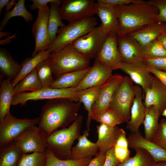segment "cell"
<instances>
[{"label": "cell", "mask_w": 166, "mask_h": 166, "mask_svg": "<svg viewBox=\"0 0 166 166\" xmlns=\"http://www.w3.org/2000/svg\"><path fill=\"white\" fill-rule=\"evenodd\" d=\"M42 88L50 87L54 79L52 67L48 57L41 61L35 68Z\"/></svg>", "instance_id": "obj_37"}, {"label": "cell", "mask_w": 166, "mask_h": 166, "mask_svg": "<svg viewBox=\"0 0 166 166\" xmlns=\"http://www.w3.org/2000/svg\"><path fill=\"white\" fill-rule=\"evenodd\" d=\"M135 96L130 110V117L127 123L126 127L131 133H137L140 125L143 124L146 108L142 101L143 90L137 85H134Z\"/></svg>", "instance_id": "obj_21"}, {"label": "cell", "mask_w": 166, "mask_h": 166, "mask_svg": "<svg viewBox=\"0 0 166 166\" xmlns=\"http://www.w3.org/2000/svg\"><path fill=\"white\" fill-rule=\"evenodd\" d=\"M161 115L164 117H166V108L162 112Z\"/></svg>", "instance_id": "obj_56"}, {"label": "cell", "mask_w": 166, "mask_h": 166, "mask_svg": "<svg viewBox=\"0 0 166 166\" xmlns=\"http://www.w3.org/2000/svg\"><path fill=\"white\" fill-rule=\"evenodd\" d=\"M14 87L12 81L5 79L2 81L0 87V121L2 120L10 112L12 99L14 96Z\"/></svg>", "instance_id": "obj_29"}, {"label": "cell", "mask_w": 166, "mask_h": 166, "mask_svg": "<svg viewBox=\"0 0 166 166\" xmlns=\"http://www.w3.org/2000/svg\"><path fill=\"white\" fill-rule=\"evenodd\" d=\"M117 43L123 62L143 61L144 48L133 38L129 35L117 37Z\"/></svg>", "instance_id": "obj_17"}, {"label": "cell", "mask_w": 166, "mask_h": 166, "mask_svg": "<svg viewBox=\"0 0 166 166\" xmlns=\"http://www.w3.org/2000/svg\"><path fill=\"white\" fill-rule=\"evenodd\" d=\"M101 85L90 88L80 91L79 101L82 103L88 113L87 130L89 131L91 118V110L95 101Z\"/></svg>", "instance_id": "obj_33"}, {"label": "cell", "mask_w": 166, "mask_h": 166, "mask_svg": "<svg viewBox=\"0 0 166 166\" xmlns=\"http://www.w3.org/2000/svg\"><path fill=\"white\" fill-rule=\"evenodd\" d=\"M120 69L129 76L131 80L141 87L144 91L151 84V74L143 61L122 63Z\"/></svg>", "instance_id": "obj_16"}, {"label": "cell", "mask_w": 166, "mask_h": 166, "mask_svg": "<svg viewBox=\"0 0 166 166\" xmlns=\"http://www.w3.org/2000/svg\"><path fill=\"white\" fill-rule=\"evenodd\" d=\"M148 1L158 10L156 21L166 22V0H151Z\"/></svg>", "instance_id": "obj_43"}, {"label": "cell", "mask_w": 166, "mask_h": 166, "mask_svg": "<svg viewBox=\"0 0 166 166\" xmlns=\"http://www.w3.org/2000/svg\"><path fill=\"white\" fill-rule=\"evenodd\" d=\"M98 138L96 142L98 152L105 154L113 147L119 135L121 128L117 126L108 127L100 124L96 127Z\"/></svg>", "instance_id": "obj_23"}, {"label": "cell", "mask_w": 166, "mask_h": 166, "mask_svg": "<svg viewBox=\"0 0 166 166\" xmlns=\"http://www.w3.org/2000/svg\"><path fill=\"white\" fill-rule=\"evenodd\" d=\"M151 86L145 89L144 105L146 109L155 106L162 113L166 108V85L151 74Z\"/></svg>", "instance_id": "obj_18"}, {"label": "cell", "mask_w": 166, "mask_h": 166, "mask_svg": "<svg viewBox=\"0 0 166 166\" xmlns=\"http://www.w3.org/2000/svg\"><path fill=\"white\" fill-rule=\"evenodd\" d=\"M166 31V22L156 21L148 24L129 35L135 39L144 48L157 39Z\"/></svg>", "instance_id": "obj_22"}, {"label": "cell", "mask_w": 166, "mask_h": 166, "mask_svg": "<svg viewBox=\"0 0 166 166\" xmlns=\"http://www.w3.org/2000/svg\"><path fill=\"white\" fill-rule=\"evenodd\" d=\"M21 65L13 58L11 54L6 49L0 48V78L5 77L11 81L14 80L20 73Z\"/></svg>", "instance_id": "obj_25"}, {"label": "cell", "mask_w": 166, "mask_h": 166, "mask_svg": "<svg viewBox=\"0 0 166 166\" xmlns=\"http://www.w3.org/2000/svg\"><path fill=\"white\" fill-rule=\"evenodd\" d=\"M95 11L107 35L117 36L119 23L115 6L97 0L95 3Z\"/></svg>", "instance_id": "obj_20"}, {"label": "cell", "mask_w": 166, "mask_h": 166, "mask_svg": "<svg viewBox=\"0 0 166 166\" xmlns=\"http://www.w3.org/2000/svg\"><path fill=\"white\" fill-rule=\"evenodd\" d=\"M152 141L166 149V119H162Z\"/></svg>", "instance_id": "obj_42"}, {"label": "cell", "mask_w": 166, "mask_h": 166, "mask_svg": "<svg viewBox=\"0 0 166 166\" xmlns=\"http://www.w3.org/2000/svg\"><path fill=\"white\" fill-rule=\"evenodd\" d=\"M80 92L75 88L57 89L50 87L42 88L36 91L23 92L15 95L11 103L12 105H24L30 100L43 99H67L74 101H79Z\"/></svg>", "instance_id": "obj_7"}, {"label": "cell", "mask_w": 166, "mask_h": 166, "mask_svg": "<svg viewBox=\"0 0 166 166\" xmlns=\"http://www.w3.org/2000/svg\"><path fill=\"white\" fill-rule=\"evenodd\" d=\"M155 166H166V161H160L155 163Z\"/></svg>", "instance_id": "obj_55"}, {"label": "cell", "mask_w": 166, "mask_h": 166, "mask_svg": "<svg viewBox=\"0 0 166 166\" xmlns=\"http://www.w3.org/2000/svg\"><path fill=\"white\" fill-rule=\"evenodd\" d=\"M107 36L101 24L74 41L73 45L77 51L90 59L96 57Z\"/></svg>", "instance_id": "obj_10"}, {"label": "cell", "mask_w": 166, "mask_h": 166, "mask_svg": "<svg viewBox=\"0 0 166 166\" xmlns=\"http://www.w3.org/2000/svg\"><path fill=\"white\" fill-rule=\"evenodd\" d=\"M105 156L103 166H118L120 163L114 155L113 147L106 152Z\"/></svg>", "instance_id": "obj_45"}, {"label": "cell", "mask_w": 166, "mask_h": 166, "mask_svg": "<svg viewBox=\"0 0 166 166\" xmlns=\"http://www.w3.org/2000/svg\"><path fill=\"white\" fill-rule=\"evenodd\" d=\"M113 70L104 64L95 61L92 67L79 85L75 88L77 91L101 85L113 75Z\"/></svg>", "instance_id": "obj_15"}, {"label": "cell", "mask_w": 166, "mask_h": 166, "mask_svg": "<svg viewBox=\"0 0 166 166\" xmlns=\"http://www.w3.org/2000/svg\"><path fill=\"white\" fill-rule=\"evenodd\" d=\"M25 0H18L14 8L4 14L0 24V31H2L8 24L9 20L12 18L17 16L22 17L27 22H31L33 16L25 7Z\"/></svg>", "instance_id": "obj_32"}, {"label": "cell", "mask_w": 166, "mask_h": 166, "mask_svg": "<svg viewBox=\"0 0 166 166\" xmlns=\"http://www.w3.org/2000/svg\"><path fill=\"white\" fill-rule=\"evenodd\" d=\"M10 1L9 0H0V14L2 13L3 8L6 6L7 5Z\"/></svg>", "instance_id": "obj_52"}, {"label": "cell", "mask_w": 166, "mask_h": 166, "mask_svg": "<svg viewBox=\"0 0 166 166\" xmlns=\"http://www.w3.org/2000/svg\"><path fill=\"white\" fill-rule=\"evenodd\" d=\"M33 3L30 6L31 10L38 9L41 6L47 5L48 3H57L60 2V0H31Z\"/></svg>", "instance_id": "obj_49"}, {"label": "cell", "mask_w": 166, "mask_h": 166, "mask_svg": "<svg viewBox=\"0 0 166 166\" xmlns=\"http://www.w3.org/2000/svg\"><path fill=\"white\" fill-rule=\"evenodd\" d=\"M24 154L14 140L0 146V166H18Z\"/></svg>", "instance_id": "obj_27"}, {"label": "cell", "mask_w": 166, "mask_h": 166, "mask_svg": "<svg viewBox=\"0 0 166 166\" xmlns=\"http://www.w3.org/2000/svg\"><path fill=\"white\" fill-rule=\"evenodd\" d=\"M38 10V16L32 28L35 41L32 57L46 50L50 45L48 26L49 8L46 5L39 8Z\"/></svg>", "instance_id": "obj_12"}, {"label": "cell", "mask_w": 166, "mask_h": 166, "mask_svg": "<svg viewBox=\"0 0 166 166\" xmlns=\"http://www.w3.org/2000/svg\"><path fill=\"white\" fill-rule=\"evenodd\" d=\"M48 58L56 78L71 71L84 69L89 66L90 59L77 51L73 43L59 51L51 53Z\"/></svg>", "instance_id": "obj_4"}, {"label": "cell", "mask_w": 166, "mask_h": 166, "mask_svg": "<svg viewBox=\"0 0 166 166\" xmlns=\"http://www.w3.org/2000/svg\"><path fill=\"white\" fill-rule=\"evenodd\" d=\"M39 117L17 118L9 112L0 121V146L14 140L30 127L38 124Z\"/></svg>", "instance_id": "obj_8"}, {"label": "cell", "mask_w": 166, "mask_h": 166, "mask_svg": "<svg viewBox=\"0 0 166 166\" xmlns=\"http://www.w3.org/2000/svg\"><path fill=\"white\" fill-rule=\"evenodd\" d=\"M15 36V34L11 36H9L6 39L0 41V44L4 45L6 44L9 43L11 41V39Z\"/></svg>", "instance_id": "obj_53"}, {"label": "cell", "mask_w": 166, "mask_h": 166, "mask_svg": "<svg viewBox=\"0 0 166 166\" xmlns=\"http://www.w3.org/2000/svg\"><path fill=\"white\" fill-rule=\"evenodd\" d=\"M119 23L117 37L128 35L156 21L158 9L148 1L115 6Z\"/></svg>", "instance_id": "obj_2"}, {"label": "cell", "mask_w": 166, "mask_h": 166, "mask_svg": "<svg viewBox=\"0 0 166 166\" xmlns=\"http://www.w3.org/2000/svg\"><path fill=\"white\" fill-rule=\"evenodd\" d=\"M148 65L166 72V57L144 58L143 61Z\"/></svg>", "instance_id": "obj_44"}, {"label": "cell", "mask_w": 166, "mask_h": 166, "mask_svg": "<svg viewBox=\"0 0 166 166\" xmlns=\"http://www.w3.org/2000/svg\"><path fill=\"white\" fill-rule=\"evenodd\" d=\"M149 72L166 85V72L148 65Z\"/></svg>", "instance_id": "obj_46"}, {"label": "cell", "mask_w": 166, "mask_h": 166, "mask_svg": "<svg viewBox=\"0 0 166 166\" xmlns=\"http://www.w3.org/2000/svg\"><path fill=\"white\" fill-rule=\"evenodd\" d=\"M127 138L129 148L134 149L139 148L145 150L155 163L166 161V149L145 138L140 132L131 133Z\"/></svg>", "instance_id": "obj_19"}, {"label": "cell", "mask_w": 166, "mask_h": 166, "mask_svg": "<svg viewBox=\"0 0 166 166\" xmlns=\"http://www.w3.org/2000/svg\"><path fill=\"white\" fill-rule=\"evenodd\" d=\"M101 2L114 6L127 5L139 2L141 0H98Z\"/></svg>", "instance_id": "obj_48"}, {"label": "cell", "mask_w": 166, "mask_h": 166, "mask_svg": "<svg viewBox=\"0 0 166 166\" xmlns=\"http://www.w3.org/2000/svg\"><path fill=\"white\" fill-rule=\"evenodd\" d=\"M61 2L50 3L48 26L50 45L55 40L60 30L66 26L62 22L59 13Z\"/></svg>", "instance_id": "obj_28"}, {"label": "cell", "mask_w": 166, "mask_h": 166, "mask_svg": "<svg viewBox=\"0 0 166 166\" xmlns=\"http://www.w3.org/2000/svg\"><path fill=\"white\" fill-rule=\"evenodd\" d=\"M46 157V166H88L92 157L80 159L62 160L55 156L48 148L45 151Z\"/></svg>", "instance_id": "obj_36"}, {"label": "cell", "mask_w": 166, "mask_h": 166, "mask_svg": "<svg viewBox=\"0 0 166 166\" xmlns=\"http://www.w3.org/2000/svg\"><path fill=\"white\" fill-rule=\"evenodd\" d=\"M89 132L84 130L83 134L77 139V144L73 147L71 152V159H80L95 156L98 152L95 143L88 139Z\"/></svg>", "instance_id": "obj_24"}, {"label": "cell", "mask_w": 166, "mask_h": 166, "mask_svg": "<svg viewBox=\"0 0 166 166\" xmlns=\"http://www.w3.org/2000/svg\"><path fill=\"white\" fill-rule=\"evenodd\" d=\"M95 120L106 126L114 127L123 123L117 114L110 108L99 115Z\"/></svg>", "instance_id": "obj_40"}, {"label": "cell", "mask_w": 166, "mask_h": 166, "mask_svg": "<svg viewBox=\"0 0 166 166\" xmlns=\"http://www.w3.org/2000/svg\"><path fill=\"white\" fill-rule=\"evenodd\" d=\"M17 1L15 0H11L10 1L7 5L5 8V11L8 12L10 11L12 6L16 4Z\"/></svg>", "instance_id": "obj_51"}, {"label": "cell", "mask_w": 166, "mask_h": 166, "mask_svg": "<svg viewBox=\"0 0 166 166\" xmlns=\"http://www.w3.org/2000/svg\"><path fill=\"white\" fill-rule=\"evenodd\" d=\"M50 52L48 50L42 52L32 57L26 58L21 64V69L17 76L12 81V84L14 87L16 85L25 77L33 71L42 61L47 58Z\"/></svg>", "instance_id": "obj_31"}, {"label": "cell", "mask_w": 166, "mask_h": 166, "mask_svg": "<svg viewBox=\"0 0 166 166\" xmlns=\"http://www.w3.org/2000/svg\"><path fill=\"white\" fill-rule=\"evenodd\" d=\"M144 58H155L166 57V49L156 39L144 48Z\"/></svg>", "instance_id": "obj_41"}, {"label": "cell", "mask_w": 166, "mask_h": 166, "mask_svg": "<svg viewBox=\"0 0 166 166\" xmlns=\"http://www.w3.org/2000/svg\"><path fill=\"white\" fill-rule=\"evenodd\" d=\"M161 113L159 109L155 106L146 108L143 124L144 137L146 139L152 140L158 128L159 119Z\"/></svg>", "instance_id": "obj_30"}, {"label": "cell", "mask_w": 166, "mask_h": 166, "mask_svg": "<svg viewBox=\"0 0 166 166\" xmlns=\"http://www.w3.org/2000/svg\"><path fill=\"white\" fill-rule=\"evenodd\" d=\"M42 88L35 69L16 85L14 88V95L27 91H36Z\"/></svg>", "instance_id": "obj_34"}, {"label": "cell", "mask_w": 166, "mask_h": 166, "mask_svg": "<svg viewBox=\"0 0 166 166\" xmlns=\"http://www.w3.org/2000/svg\"><path fill=\"white\" fill-rule=\"evenodd\" d=\"M114 155L120 163L130 157V152L125 131L121 128L119 135L113 147Z\"/></svg>", "instance_id": "obj_38"}, {"label": "cell", "mask_w": 166, "mask_h": 166, "mask_svg": "<svg viewBox=\"0 0 166 166\" xmlns=\"http://www.w3.org/2000/svg\"><path fill=\"white\" fill-rule=\"evenodd\" d=\"M117 36L108 35L95 61L108 66L113 70L120 69L122 62L117 45Z\"/></svg>", "instance_id": "obj_14"}, {"label": "cell", "mask_w": 166, "mask_h": 166, "mask_svg": "<svg viewBox=\"0 0 166 166\" xmlns=\"http://www.w3.org/2000/svg\"><path fill=\"white\" fill-rule=\"evenodd\" d=\"M105 158V154L98 152L91 159L88 166H103Z\"/></svg>", "instance_id": "obj_47"}, {"label": "cell", "mask_w": 166, "mask_h": 166, "mask_svg": "<svg viewBox=\"0 0 166 166\" xmlns=\"http://www.w3.org/2000/svg\"><path fill=\"white\" fill-rule=\"evenodd\" d=\"M46 137L38 127L34 125L26 130L14 141L24 154L45 152L47 148Z\"/></svg>", "instance_id": "obj_13"}, {"label": "cell", "mask_w": 166, "mask_h": 166, "mask_svg": "<svg viewBox=\"0 0 166 166\" xmlns=\"http://www.w3.org/2000/svg\"><path fill=\"white\" fill-rule=\"evenodd\" d=\"M11 34V33L8 32L0 31V38L9 36Z\"/></svg>", "instance_id": "obj_54"}, {"label": "cell", "mask_w": 166, "mask_h": 166, "mask_svg": "<svg viewBox=\"0 0 166 166\" xmlns=\"http://www.w3.org/2000/svg\"><path fill=\"white\" fill-rule=\"evenodd\" d=\"M91 67L63 73L54 79L50 88L66 89L76 88L89 72Z\"/></svg>", "instance_id": "obj_26"}, {"label": "cell", "mask_w": 166, "mask_h": 166, "mask_svg": "<svg viewBox=\"0 0 166 166\" xmlns=\"http://www.w3.org/2000/svg\"><path fill=\"white\" fill-rule=\"evenodd\" d=\"M81 103L67 99L49 100L43 106L38 127L46 137L59 128L67 127L75 120Z\"/></svg>", "instance_id": "obj_1"}, {"label": "cell", "mask_w": 166, "mask_h": 166, "mask_svg": "<svg viewBox=\"0 0 166 166\" xmlns=\"http://www.w3.org/2000/svg\"><path fill=\"white\" fill-rule=\"evenodd\" d=\"M134 150L136 152L134 156L129 157L118 166H155V162L146 151L139 148Z\"/></svg>", "instance_id": "obj_35"}, {"label": "cell", "mask_w": 166, "mask_h": 166, "mask_svg": "<svg viewBox=\"0 0 166 166\" xmlns=\"http://www.w3.org/2000/svg\"><path fill=\"white\" fill-rule=\"evenodd\" d=\"M83 118L78 115L67 127L57 129L46 137L47 148L57 158L71 159L72 145L81 135Z\"/></svg>", "instance_id": "obj_3"}, {"label": "cell", "mask_w": 166, "mask_h": 166, "mask_svg": "<svg viewBox=\"0 0 166 166\" xmlns=\"http://www.w3.org/2000/svg\"><path fill=\"white\" fill-rule=\"evenodd\" d=\"M93 0H63L59 7L62 19L71 23L81 21L96 14Z\"/></svg>", "instance_id": "obj_9"}, {"label": "cell", "mask_w": 166, "mask_h": 166, "mask_svg": "<svg viewBox=\"0 0 166 166\" xmlns=\"http://www.w3.org/2000/svg\"><path fill=\"white\" fill-rule=\"evenodd\" d=\"M123 77L121 75H113L100 87L97 99L91 110V118L94 120L97 117L110 108L114 94Z\"/></svg>", "instance_id": "obj_11"}, {"label": "cell", "mask_w": 166, "mask_h": 166, "mask_svg": "<svg viewBox=\"0 0 166 166\" xmlns=\"http://www.w3.org/2000/svg\"><path fill=\"white\" fill-rule=\"evenodd\" d=\"M135 93L132 81L128 76L123 77L114 94L109 108L117 114L122 123H127L130 119Z\"/></svg>", "instance_id": "obj_6"}, {"label": "cell", "mask_w": 166, "mask_h": 166, "mask_svg": "<svg viewBox=\"0 0 166 166\" xmlns=\"http://www.w3.org/2000/svg\"><path fill=\"white\" fill-rule=\"evenodd\" d=\"M157 39L161 43L166 49V31L163 32L158 37Z\"/></svg>", "instance_id": "obj_50"}, {"label": "cell", "mask_w": 166, "mask_h": 166, "mask_svg": "<svg viewBox=\"0 0 166 166\" xmlns=\"http://www.w3.org/2000/svg\"><path fill=\"white\" fill-rule=\"evenodd\" d=\"M97 24V19L94 16L69 23L60 30L55 40L47 50L50 53L61 50L89 33Z\"/></svg>", "instance_id": "obj_5"}, {"label": "cell", "mask_w": 166, "mask_h": 166, "mask_svg": "<svg viewBox=\"0 0 166 166\" xmlns=\"http://www.w3.org/2000/svg\"><path fill=\"white\" fill-rule=\"evenodd\" d=\"M46 160L45 152L24 154L18 166H46Z\"/></svg>", "instance_id": "obj_39"}]
</instances>
